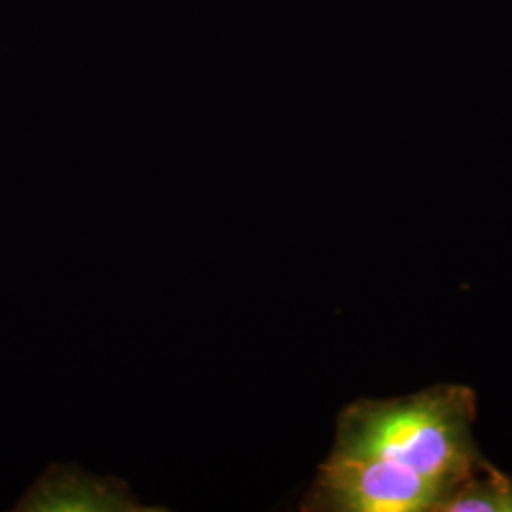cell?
I'll use <instances>...</instances> for the list:
<instances>
[{"label": "cell", "instance_id": "cell-1", "mask_svg": "<svg viewBox=\"0 0 512 512\" xmlns=\"http://www.w3.org/2000/svg\"><path fill=\"white\" fill-rule=\"evenodd\" d=\"M475 420V391L465 385L349 404L302 511H446L488 463L473 437Z\"/></svg>", "mask_w": 512, "mask_h": 512}, {"label": "cell", "instance_id": "cell-2", "mask_svg": "<svg viewBox=\"0 0 512 512\" xmlns=\"http://www.w3.org/2000/svg\"><path fill=\"white\" fill-rule=\"evenodd\" d=\"M444 512H512V476L488 461Z\"/></svg>", "mask_w": 512, "mask_h": 512}]
</instances>
